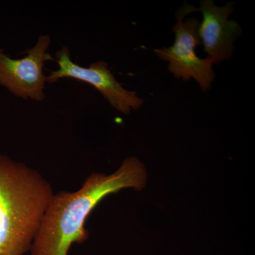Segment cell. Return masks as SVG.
I'll return each instance as SVG.
<instances>
[{
    "instance_id": "cell-1",
    "label": "cell",
    "mask_w": 255,
    "mask_h": 255,
    "mask_svg": "<svg viewBox=\"0 0 255 255\" xmlns=\"http://www.w3.org/2000/svg\"><path fill=\"white\" fill-rule=\"evenodd\" d=\"M146 180L145 166L130 157L110 175L92 173L78 191L54 194L33 240L31 255H68L74 243L81 244L88 239L85 223L104 198L126 188L141 190Z\"/></svg>"
},
{
    "instance_id": "cell-2",
    "label": "cell",
    "mask_w": 255,
    "mask_h": 255,
    "mask_svg": "<svg viewBox=\"0 0 255 255\" xmlns=\"http://www.w3.org/2000/svg\"><path fill=\"white\" fill-rule=\"evenodd\" d=\"M53 195L39 172L0 155V255L31 251Z\"/></svg>"
},
{
    "instance_id": "cell-3",
    "label": "cell",
    "mask_w": 255,
    "mask_h": 255,
    "mask_svg": "<svg viewBox=\"0 0 255 255\" xmlns=\"http://www.w3.org/2000/svg\"><path fill=\"white\" fill-rule=\"evenodd\" d=\"M50 45L49 36L42 35L34 46L24 51L26 56L18 60L11 59L0 48V85L24 100H44L43 67L47 60H54L47 52Z\"/></svg>"
},
{
    "instance_id": "cell-4",
    "label": "cell",
    "mask_w": 255,
    "mask_h": 255,
    "mask_svg": "<svg viewBox=\"0 0 255 255\" xmlns=\"http://www.w3.org/2000/svg\"><path fill=\"white\" fill-rule=\"evenodd\" d=\"M59 68L50 72L46 77V82L53 83L63 78H73L92 85L108 101L112 107L125 114L131 110L140 109L143 101L134 92L125 90L108 68L105 61H97L89 68H84L74 63L70 50L67 47L56 53Z\"/></svg>"
},
{
    "instance_id": "cell-5",
    "label": "cell",
    "mask_w": 255,
    "mask_h": 255,
    "mask_svg": "<svg viewBox=\"0 0 255 255\" xmlns=\"http://www.w3.org/2000/svg\"><path fill=\"white\" fill-rule=\"evenodd\" d=\"M199 20L195 17L188 18L184 22L177 19L173 27L175 41L173 46L162 49H155L160 59L169 62V70L177 78L188 80L194 78L203 90H209L214 81L213 62L209 58H200L195 50L201 44L198 29Z\"/></svg>"
},
{
    "instance_id": "cell-6",
    "label": "cell",
    "mask_w": 255,
    "mask_h": 255,
    "mask_svg": "<svg viewBox=\"0 0 255 255\" xmlns=\"http://www.w3.org/2000/svg\"><path fill=\"white\" fill-rule=\"evenodd\" d=\"M232 6L231 3H228L224 6H217L213 1L203 0L200 7L184 4L177 13V19L183 20L191 12H201L202 22L198 29L199 39L204 45V51L214 64L231 58L233 41L241 34V28L238 22L228 19L233 11Z\"/></svg>"
}]
</instances>
